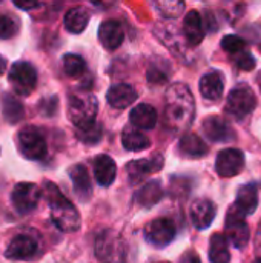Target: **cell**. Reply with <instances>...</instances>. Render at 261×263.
Wrapping results in <instances>:
<instances>
[{"instance_id":"cell-6","label":"cell","mask_w":261,"mask_h":263,"mask_svg":"<svg viewBox=\"0 0 261 263\" xmlns=\"http://www.w3.org/2000/svg\"><path fill=\"white\" fill-rule=\"evenodd\" d=\"M257 106V97L248 86L234 88L226 100V111L235 119H245Z\"/></svg>"},{"instance_id":"cell-30","label":"cell","mask_w":261,"mask_h":263,"mask_svg":"<svg viewBox=\"0 0 261 263\" xmlns=\"http://www.w3.org/2000/svg\"><path fill=\"white\" fill-rule=\"evenodd\" d=\"M155 8L166 18H177L185 9V0H155Z\"/></svg>"},{"instance_id":"cell-38","label":"cell","mask_w":261,"mask_h":263,"mask_svg":"<svg viewBox=\"0 0 261 263\" xmlns=\"http://www.w3.org/2000/svg\"><path fill=\"white\" fill-rule=\"evenodd\" d=\"M6 69V60L0 55V74Z\"/></svg>"},{"instance_id":"cell-34","label":"cell","mask_w":261,"mask_h":263,"mask_svg":"<svg viewBox=\"0 0 261 263\" xmlns=\"http://www.w3.org/2000/svg\"><path fill=\"white\" fill-rule=\"evenodd\" d=\"M15 22L8 15H0V39H9L15 34Z\"/></svg>"},{"instance_id":"cell-29","label":"cell","mask_w":261,"mask_h":263,"mask_svg":"<svg viewBox=\"0 0 261 263\" xmlns=\"http://www.w3.org/2000/svg\"><path fill=\"white\" fill-rule=\"evenodd\" d=\"M122 143L128 151H143L151 146V140L137 129H126L122 136Z\"/></svg>"},{"instance_id":"cell-18","label":"cell","mask_w":261,"mask_h":263,"mask_svg":"<svg viewBox=\"0 0 261 263\" xmlns=\"http://www.w3.org/2000/svg\"><path fill=\"white\" fill-rule=\"evenodd\" d=\"M106 100L111 106H114L117 109H123L137 100V91L128 83H118L108 89Z\"/></svg>"},{"instance_id":"cell-1","label":"cell","mask_w":261,"mask_h":263,"mask_svg":"<svg viewBox=\"0 0 261 263\" xmlns=\"http://www.w3.org/2000/svg\"><path fill=\"white\" fill-rule=\"evenodd\" d=\"M195 114V102L189 88L183 83H174L166 91L165 122L172 131L186 129Z\"/></svg>"},{"instance_id":"cell-11","label":"cell","mask_w":261,"mask_h":263,"mask_svg":"<svg viewBox=\"0 0 261 263\" xmlns=\"http://www.w3.org/2000/svg\"><path fill=\"white\" fill-rule=\"evenodd\" d=\"M245 166V154L240 149L228 148L218 153L215 170L222 177H234L242 173Z\"/></svg>"},{"instance_id":"cell-20","label":"cell","mask_w":261,"mask_h":263,"mask_svg":"<svg viewBox=\"0 0 261 263\" xmlns=\"http://www.w3.org/2000/svg\"><path fill=\"white\" fill-rule=\"evenodd\" d=\"M225 91V79L222 72L211 71L205 74L200 80V92L208 100H218Z\"/></svg>"},{"instance_id":"cell-40","label":"cell","mask_w":261,"mask_h":263,"mask_svg":"<svg viewBox=\"0 0 261 263\" xmlns=\"http://www.w3.org/2000/svg\"><path fill=\"white\" fill-rule=\"evenodd\" d=\"M260 52H261V45H260Z\"/></svg>"},{"instance_id":"cell-2","label":"cell","mask_w":261,"mask_h":263,"mask_svg":"<svg viewBox=\"0 0 261 263\" xmlns=\"http://www.w3.org/2000/svg\"><path fill=\"white\" fill-rule=\"evenodd\" d=\"M42 193L49 203L52 223L63 233L77 231L80 228V214L77 208L60 193V190L54 183L46 182Z\"/></svg>"},{"instance_id":"cell-33","label":"cell","mask_w":261,"mask_h":263,"mask_svg":"<svg viewBox=\"0 0 261 263\" xmlns=\"http://www.w3.org/2000/svg\"><path fill=\"white\" fill-rule=\"evenodd\" d=\"M102 137V128L95 123L88 129H78V139L85 143H95Z\"/></svg>"},{"instance_id":"cell-26","label":"cell","mask_w":261,"mask_h":263,"mask_svg":"<svg viewBox=\"0 0 261 263\" xmlns=\"http://www.w3.org/2000/svg\"><path fill=\"white\" fill-rule=\"evenodd\" d=\"M89 22V12L83 6H75L69 9L65 15V28L72 34H80Z\"/></svg>"},{"instance_id":"cell-10","label":"cell","mask_w":261,"mask_h":263,"mask_svg":"<svg viewBox=\"0 0 261 263\" xmlns=\"http://www.w3.org/2000/svg\"><path fill=\"white\" fill-rule=\"evenodd\" d=\"M97 259L105 263H117L123 257L122 239L114 231H103L95 242Z\"/></svg>"},{"instance_id":"cell-13","label":"cell","mask_w":261,"mask_h":263,"mask_svg":"<svg viewBox=\"0 0 261 263\" xmlns=\"http://www.w3.org/2000/svg\"><path fill=\"white\" fill-rule=\"evenodd\" d=\"M37 242L26 236V234H18L15 236L6 251H5V257L11 259V260H26V259H32L37 254Z\"/></svg>"},{"instance_id":"cell-8","label":"cell","mask_w":261,"mask_h":263,"mask_svg":"<svg viewBox=\"0 0 261 263\" xmlns=\"http://www.w3.org/2000/svg\"><path fill=\"white\" fill-rule=\"evenodd\" d=\"M40 196H42V190H38L37 185L29 182H22L14 186L11 199L18 214H28L37 208Z\"/></svg>"},{"instance_id":"cell-5","label":"cell","mask_w":261,"mask_h":263,"mask_svg":"<svg viewBox=\"0 0 261 263\" xmlns=\"http://www.w3.org/2000/svg\"><path fill=\"white\" fill-rule=\"evenodd\" d=\"M8 80L18 96H29L37 85V71L28 62H17L11 66Z\"/></svg>"},{"instance_id":"cell-31","label":"cell","mask_w":261,"mask_h":263,"mask_svg":"<svg viewBox=\"0 0 261 263\" xmlns=\"http://www.w3.org/2000/svg\"><path fill=\"white\" fill-rule=\"evenodd\" d=\"M63 68L69 77H78L85 72V60L77 54L63 55Z\"/></svg>"},{"instance_id":"cell-16","label":"cell","mask_w":261,"mask_h":263,"mask_svg":"<svg viewBox=\"0 0 261 263\" xmlns=\"http://www.w3.org/2000/svg\"><path fill=\"white\" fill-rule=\"evenodd\" d=\"M125 39L122 25L117 20H105L98 28V40L102 46L108 51L117 49Z\"/></svg>"},{"instance_id":"cell-22","label":"cell","mask_w":261,"mask_h":263,"mask_svg":"<svg viewBox=\"0 0 261 263\" xmlns=\"http://www.w3.org/2000/svg\"><path fill=\"white\" fill-rule=\"evenodd\" d=\"M157 119H158V116H157L155 108L148 103L137 105L129 114L131 123L140 129H152L157 125Z\"/></svg>"},{"instance_id":"cell-24","label":"cell","mask_w":261,"mask_h":263,"mask_svg":"<svg viewBox=\"0 0 261 263\" xmlns=\"http://www.w3.org/2000/svg\"><path fill=\"white\" fill-rule=\"evenodd\" d=\"M178 148L183 156L192 157V159H198V157H203L208 154V145L203 142L202 137H198L194 133L183 136L178 143Z\"/></svg>"},{"instance_id":"cell-35","label":"cell","mask_w":261,"mask_h":263,"mask_svg":"<svg viewBox=\"0 0 261 263\" xmlns=\"http://www.w3.org/2000/svg\"><path fill=\"white\" fill-rule=\"evenodd\" d=\"M237 65H238V68L243 69V71H251V69H254V66H255V59H254L249 52L242 51V52H238V55H237Z\"/></svg>"},{"instance_id":"cell-12","label":"cell","mask_w":261,"mask_h":263,"mask_svg":"<svg viewBox=\"0 0 261 263\" xmlns=\"http://www.w3.org/2000/svg\"><path fill=\"white\" fill-rule=\"evenodd\" d=\"M163 163L165 162L160 154H154L149 159H140V160L129 162L126 166L128 177H129L131 183H137V182L143 180L146 176H151V174L160 171L163 168Z\"/></svg>"},{"instance_id":"cell-15","label":"cell","mask_w":261,"mask_h":263,"mask_svg":"<svg viewBox=\"0 0 261 263\" xmlns=\"http://www.w3.org/2000/svg\"><path fill=\"white\" fill-rule=\"evenodd\" d=\"M189 214L192 225L197 230H206L215 219V205L208 199H198L191 205Z\"/></svg>"},{"instance_id":"cell-17","label":"cell","mask_w":261,"mask_h":263,"mask_svg":"<svg viewBox=\"0 0 261 263\" xmlns=\"http://www.w3.org/2000/svg\"><path fill=\"white\" fill-rule=\"evenodd\" d=\"M183 35L189 46H197L203 42L205 28H203V20L198 11L192 9L186 14L183 20Z\"/></svg>"},{"instance_id":"cell-3","label":"cell","mask_w":261,"mask_h":263,"mask_svg":"<svg viewBox=\"0 0 261 263\" xmlns=\"http://www.w3.org/2000/svg\"><path fill=\"white\" fill-rule=\"evenodd\" d=\"M98 102L94 94H75L68 102V117L77 129H88L95 125Z\"/></svg>"},{"instance_id":"cell-14","label":"cell","mask_w":261,"mask_h":263,"mask_svg":"<svg viewBox=\"0 0 261 263\" xmlns=\"http://www.w3.org/2000/svg\"><path fill=\"white\" fill-rule=\"evenodd\" d=\"M205 136L212 142H229L234 139V131L231 125L220 116H209L203 120Z\"/></svg>"},{"instance_id":"cell-7","label":"cell","mask_w":261,"mask_h":263,"mask_svg":"<svg viewBox=\"0 0 261 263\" xmlns=\"http://www.w3.org/2000/svg\"><path fill=\"white\" fill-rule=\"evenodd\" d=\"M177 234V228L175 223L171 219L162 217V219H155L152 222H149L145 228V237L146 240L155 247V248H165L168 247Z\"/></svg>"},{"instance_id":"cell-9","label":"cell","mask_w":261,"mask_h":263,"mask_svg":"<svg viewBox=\"0 0 261 263\" xmlns=\"http://www.w3.org/2000/svg\"><path fill=\"white\" fill-rule=\"evenodd\" d=\"M249 237H251V233L245 220V216L232 206L228 211V217H226V239L235 248L242 250L248 245Z\"/></svg>"},{"instance_id":"cell-28","label":"cell","mask_w":261,"mask_h":263,"mask_svg":"<svg viewBox=\"0 0 261 263\" xmlns=\"http://www.w3.org/2000/svg\"><path fill=\"white\" fill-rule=\"evenodd\" d=\"M163 197V190L158 182H149L137 194V203L143 208H151Z\"/></svg>"},{"instance_id":"cell-32","label":"cell","mask_w":261,"mask_h":263,"mask_svg":"<svg viewBox=\"0 0 261 263\" xmlns=\"http://www.w3.org/2000/svg\"><path fill=\"white\" fill-rule=\"evenodd\" d=\"M245 46H246V42L238 35L231 34V35H225L222 39V48L229 54H238V52L245 51Z\"/></svg>"},{"instance_id":"cell-36","label":"cell","mask_w":261,"mask_h":263,"mask_svg":"<svg viewBox=\"0 0 261 263\" xmlns=\"http://www.w3.org/2000/svg\"><path fill=\"white\" fill-rule=\"evenodd\" d=\"M12 2L20 9H32L38 5V0H12Z\"/></svg>"},{"instance_id":"cell-21","label":"cell","mask_w":261,"mask_h":263,"mask_svg":"<svg viewBox=\"0 0 261 263\" xmlns=\"http://www.w3.org/2000/svg\"><path fill=\"white\" fill-rule=\"evenodd\" d=\"M94 176H95V180L98 182V185L109 186L115 180V176H117L115 162L106 154L97 156L94 160Z\"/></svg>"},{"instance_id":"cell-4","label":"cell","mask_w":261,"mask_h":263,"mask_svg":"<svg viewBox=\"0 0 261 263\" xmlns=\"http://www.w3.org/2000/svg\"><path fill=\"white\" fill-rule=\"evenodd\" d=\"M20 153L29 160H40L46 156V140L35 126H25L17 136Z\"/></svg>"},{"instance_id":"cell-19","label":"cell","mask_w":261,"mask_h":263,"mask_svg":"<svg viewBox=\"0 0 261 263\" xmlns=\"http://www.w3.org/2000/svg\"><path fill=\"white\" fill-rule=\"evenodd\" d=\"M257 206H258V188H257V185H254V183L243 185L238 190L234 208L246 217V216L254 214Z\"/></svg>"},{"instance_id":"cell-27","label":"cell","mask_w":261,"mask_h":263,"mask_svg":"<svg viewBox=\"0 0 261 263\" xmlns=\"http://www.w3.org/2000/svg\"><path fill=\"white\" fill-rule=\"evenodd\" d=\"M2 111H3V117L8 123H17L25 116V109H23V105L20 103V100H17L9 92H5L2 96Z\"/></svg>"},{"instance_id":"cell-39","label":"cell","mask_w":261,"mask_h":263,"mask_svg":"<svg viewBox=\"0 0 261 263\" xmlns=\"http://www.w3.org/2000/svg\"><path fill=\"white\" fill-rule=\"evenodd\" d=\"M254 263H261V257H260V259H257V260H255Z\"/></svg>"},{"instance_id":"cell-37","label":"cell","mask_w":261,"mask_h":263,"mask_svg":"<svg viewBox=\"0 0 261 263\" xmlns=\"http://www.w3.org/2000/svg\"><path fill=\"white\" fill-rule=\"evenodd\" d=\"M180 263H200V259H198V256H197L194 251H189V253H186V254L182 257Z\"/></svg>"},{"instance_id":"cell-25","label":"cell","mask_w":261,"mask_h":263,"mask_svg":"<svg viewBox=\"0 0 261 263\" xmlns=\"http://www.w3.org/2000/svg\"><path fill=\"white\" fill-rule=\"evenodd\" d=\"M209 260L212 263H229L231 254H229V240L225 234L217 233L211 237L209 243Z\"/></svg>"},{"instance_id":"cell-23","label":"cell","mask_w":261,"mask_h":263,"mask_svg":"<svg viewBox=\"0 0 261 263\" xmlns=\"http://www.w3.org/2000/svg\"><path fill=\"white\" fill-rule=\"evenodd\" d=\"M69 177L72 180V186L75 194L80 200H88L92 193L91 179L88 174V170L83 165H75L69 170Z\"/></svg>"}]
</instances>
